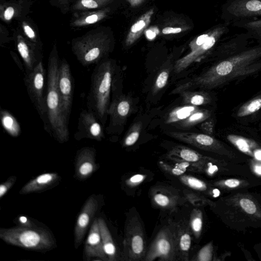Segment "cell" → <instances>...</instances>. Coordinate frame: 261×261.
Masks as SVG:
<instances>
[{
	"mask_svg": "<svg viewBox=\"0 0 261 261\" xmlns=\"http://www.w3.org/2000/svg\"><path fill=\"white\" fill-rule=\"evenodd\" d=\"M261 69V45L247 48L227 57L205 72L180 85L171 94L194 87L214 89L239 77L254 74Z\"/></svg>",
	"mask_w": 261,
	"mask_h": 261,
	"instance_id": "cell-1",
	"label": "cell"
},
{
	"mask_svg": "<svg viewBox=\"0 0 261 261\" xmlns=\"http://www.w3.org/2000/svg\"><path fill=\"white\" fill-rule=\"evenodd\" d=\"M60 61L57 45L54 43L47 63L46 100L51 136L63 143L69 140V120L64 113L58 86Z\"/></svg>",
	"mask_w": 261,
	"mask_h": 261,
	"instance_id": "cell-2",
	"label": "cell"
},
{
	"mask_svg": "<svg viewBox=\"0 0 261 261\" xmlns=\"http://www.w3.org/2000/svg\"><path fill=\"white\" fill-rule=\"evenodd\" d=\"M114 71L113 61L105 59L96 65L91 76L90 88L87 97V110L94 114L102 125L105 124L108 115Z\"/></svg>",
	"mask_w": 261,
	"mask_h": 261,
	"instance_id": "cell-3",
	"label": "cell"
},
{
	"mask_svg": "<svg viewBox=\"0 0 261 261\" xmlns=\"http://www.w3.org/2000/svg\"><path fill=\"white\" fill-rule=\"evenodd\" d=\"M111 41L106 29L97 27L72 39L71 50L83 66L97 65L106 59L111 50Z\"/></svg>",
	"mask_w": 261,
	"mask_h": 261,
	"instance_id": "cell-4",
	"label": "cell"
},
{
	"mask_svg": "<svg viewBox=\"0 0 261 261\" xmlns=\"http://www.w3.org/2000/svg\"><path fill=\"white\" fill-rule=\"evenodd\" d=\"M0 238L10 245L35 251L47 250L56 245L54 237L47 230L36 227L2 228Z\"/></svg>",
	"mask_w": 261,
	"mask_h": 261,
	"instance_id": "cell-5",
	"label": "cell"
},
{
	"mask_svg": "<svg viewBox=\"0 0 261 261\" xmlns=\"http://www.w3.org/2000/svg\"><path fill=\"white\" fill-rule=\"evenodd\" d=\"M46 71L42 61L30 72L25 74L24 84L29 96L42 119L44 130L51 136L46 96L44 94Z\"/></svg>",
	"mask_w": 261,
	"mask_h": 261,
	"instance_id": "cell-6",
	"label": "cell"
},
{
	"mask_svg": "<svg viewBox=\"0 0 261 261\" xmlns=\"http://www.w3.org/2000/svg\"><path fill=\"white\" fill-rule=\"evenodd\" d=\"M177 260L176 224L171 223L164 226L151 243L145 261Z\"/></svg>",
	"mask_w": 261,
	"mask_h": 261,
	"instance_id": "cell-7",
	"label": "cell"
},
{
	"mask_svg": "<svg viewBox=\"0 0 261 261\" xmlns=\"http://www.w3.org/2000/svg\"><path fill=\"white\" fill-rule=\"evenodd\" d=\"M147 251L142 225L137 216L127 220L123 241V259L128 261L144 260Z\"/></svg>",
	"mask_w": 261,
	"mask_h": 261,
	"instance_id": "cell-8",
	"label": "cell"
},
{
	"mask_svg": "<svg viewBox=\"0 0 261 261\" xmlns=\"http://www.w3.org/2000/svg\"><path fill=\"white\" fill-rule=\"evenodd\" d=\"M226 22L261 17V0H227L224 8Z\"/></svg>",
	"mask_w": 261,
	"mask_h": 261,
	"instance_id": "cell-9",
	"label": "cell"
},
{
	"mask_svg": "<svg viewBox=\"0 0 261 261\" xmlns=\"http://www.w3.org/2000/svg\"><path fill=\"white\" fill-rule=\"evenodd\" d=\"M13 40L24 66L25 74L31 72L43 59L42 47L27 39L16 28L13 31Z\"/></svg>",
	"mask_w": 261,
	"mask_h": 261,
	"instance_id": "cell-10",
	"label": "cell"
},
{
	"mask_svg": "<svg viewBox=\"0 0 261 261\" xmlns=\"http://www.w3.org/2000/svg\"><path fill=\"white\" fill-rule=\"evenodd\" d=\"M228 25L229 23L226 22L225 24H221L213 29L211 34L202 44L176 61L174 65L175 72L176 73L181 72L210 50L219 39L229 31Z\"/></svg>",
	"mask_w": 261,
	"mask_h": 261,
	"instance_id": "cell-11",
	"label": "cell"
},
{
	"mask_svg": "<svg viewBox=\"0 0 261 261\" xmlns=\"http://www.w3.org/2000/svg\"><path fill=\"white\" fill-rule=\"evenodd\" d=\"M58 86L64 113L69 120L73 101L74 84L69 64L64 58L60 61Z\"/></svg>",
	"mask_w": 261,
	"mask_h": 261,
	"instance_id": "cell-12",
	"label": "cell"
},
{
	"mask_svg": "<svg viewBox=\"0 0 261 261\" xmlns=\"http://www.w3.org/2000/svg\"><path fill=\"white\" fill-rule=\"evenodd\" d=\"M104 137L101 124L94 114L87 109L83 110L79 115L74 138L76 140L87 138L100 141Z\"/></svg>",
	"mask_w": 261,
	"mask_h": 261,
	"instance_id": "cell-13",
	"label": "cell"
},
{
	"mask_svg": "<svg viewBox=\"0 0 261 261\" xmlns=\"http://www.w3.org/2000/svg\"><path fill=\"white\" fill-rule=\"evenodd\" d=\"M32 0H0V19L7 24L17 22L28 16Z\"/></svg>",
	"mask_w": 261,
	"mask_h": 261,
	"instance_id": "cell-14",
	"label": "cell"
},
{
	"mask_svg": "<svg viewBox=\"0 0 261 261\" xmlns=\"http://www.w3.org/2000/svg\"><path fill=\"white\" fill-rule=\"evenodd\" d=\"M132 106L130 99L126 96H117L113 99L108 111L110 124L107 129L109 132L115 131L124 123L131 112Z\"/></svg>",
	"mask_w": 261,
	"mask_h": 261,
	"instance_id": "cell-15",
	"label": "cell"
},
{
	"mask_svg": "<svg viewBox=\"0 0 261 261\" xmlns=\"http://www.w3.org/2000/svg\"><path fill=\"white\" fill-rule=\"evenodd\" d=\"M97 208V199L95 195H91L86 201L77 219L74 229V242L76 248L82 242Z\"/></svg>",
	"mask_w": 261,
	"mask_h": 261,
	"instance_id": "cell-16",
	"label": "cell"
},
{
	"mask_svg": "<svg viewBox=\"0 0 261 261\" xmlns=\"http://www.w3.org/2000/svg\"><path fill=\"white\" fill-rule=\"evenodd\" d=\"M111 11L110 6L96 10L75 12L72 13L69 25L80 29L94 25L105 19Z\"/></svg>",
	"mask_w": 261,
	"mask_h": 261,
	"instance_id": "cell-17",
	"label": "cell"
},
{
	"mask_svg": "<svg viewBox=\"0 0 261 261\" xmlns=\"http://www.w3.org/2000/svg\"><path fill=\"white\" fill-rule=\"evenodd\" d=\"M172 138L203 150H213L219 147V142L214 137L205 134L170 132Z\"/></svg>",
	"mask_w": 261,
	"mask_h": 261,
	"instance_id": "cell-18",
	"label": "cell"
},
{
	"mask_svg": "<svg viewBox=\"0 0 261 261\" xmlns=\"http://www.w3.org/2000/svg\"><path fill=\"white\" fill-rule=\"evenodd\" d=\"M85 252L88 260L96 257L100 260L109 261L104 250L98 219H94L90 227L85 243Z\"/></svg>",
	"mask_w": 261,
	"mask_h": 261,
	"instance_id": "cell-19",
	"label": "cell"
},
{
	"mask_svg": "<svg viewBox=\"0 0 261 261\" xmlns=\"http://www.w3.org/2000/svg\"><path fill=\"white\" fill-rule=\"evenodd\" d=\"M95 154V150L93 147H84L77 151L75 160V173L77 178L86 179L94 172L97 168Z\"/></svg>",
	"mask_w": 261,
	"mask_h": 261,
	"instance_id": "cell-20",
	"label": "cell"
},
{
	"mask_svg": "<svg viewBox=\"0 0 261 261\" xmlns=\"http://www.w3.org/2000/svg\"><path fill=\"white\" fill-rule=\"evenodd\" d=\"M191 232L189 223L187 221H181L176 224L177 260H189Z\"/></svg>",
	"mask_w": 261,
	"mask_h": 261,
	"instance_id": "cell-21",
	"label": "cell"
},
{
	"mask_svg": "<svg viewBox=\"0 0 261 261\" xmlns=\"http://www.w3.org/2000/svg\"><path fill=\"white\" fill-rule=\"evenodd\" d=\"M151 196L154 205L162 208H173L180 200L178 195L169 191L167 188L161 187L154 188Z\"/></svg>",
	"mask_w": 261,
	"mask_h": 261,
	"instance_id": "cell-22",
	"label": "cell"
},
{
	"mask_svg": "<svg viewBox=\"0 0 261 261\" xmlns=\"http://www.w3.org/2000/svg\"><path fill=\"white\" fill-rule=\"evenodd\" d=\"M59 178V176L56 173L42 174L25 185L19 193L25 194L44 190L53 185Z\"/></svg>",
	"mask_w": 261,
	"mask_h": 261,
	"instance_id": "cell-23",
	"label": "cell"
},
{
	"mask_svg": "<svg viewBox=\"0 0 261 261\" xmlns=\"http://www.w3.org/2000/svg\"><path fill=\"white\" fill-rule=\"evenodd\" d=\"M168 157L174 161H184L191 163H203L206 158L189 147L178 145L173 147L169 152Z\"/></svg>",
	"mask_w": 261,
	"mask_h": 261,
	"instance_id": "cell-24",
	"label": "cell"
},
{
	"mask_svg": "<svg viewBox=\"0 0 261 261\" xmlns=\"http://www.w3.org/2000/svg\"><path fill=\"white\" fill-rule=\"evenodd\" d=\"M17 29L29 41L43 46L37 24L28 16L17 21Z\"/></svg>",
	"mask_w": 261,
	"mask_h": 261,
	"instance_id": "cell-25",
	"label": "cell"
},
{
	"mask_svg": "<svg viewBox=\"0 0 261 261\" xmlns=\"http://www.w3.org/2000/svg\"><path fill=\"white\" fill-rule=\"evenodd\" d=\"M153 9H151L143 14L131 27L125 40V44L129 46L133 44L141 35L150 22Z\"/></svg>",
	"mask_w": 261,
	"mask_h": 261,
	"instance_id": "cell-26",
	"label": "cell"
},
{
	"mask_svg": "<svg viewBox=\"0 0 261 261\" xmlns=\"http://www.w3.org/2000/svg\"><path fill=\"white\" fill-rule=\"evenodd\" d=\"M98 222L104 250L108 257L109 261L117 260V249L107 224L101 218L98 219Z\"/></svg>",
	"mask_w": 261,
	"mask_h": 261,
	"instance_id": "cell-27",
	"label": "cell"
},
{
	"mask_svg": "<svg viewBox=\"0 0 261 261\" xmlns=\"http://www.w3.org/2000/svg\"><path fill=\"white\" fill-rule=\"evenodd\" d=\"M114 0H76L70 7L69 12L96 10L110 6Z\"/></svg>",
	"mask_w": 261,
	"mask_h": 261,
	"instance_id": "cell-28",
	"label": "cell"
},
{
	"mask_svg": "<svg viewBox=\"0 0 261 261\" xmlns=\"http://www.w3.org/2000/svg\"><path fill=\"white\" fill-rule=\"evenodd\" d=\"M0 118L4 130L11 137H17L21 132V127L14 116L9 111L1 109Z\"/></svg>",
	"mask_w": 261,
	"mask_h": 261,
	"instance_id": "cell-29",
	"label": "cell"
},
{
	"mask_svg": "<svg viewBox=\"0 0 261 261\" xmlns=\"http://www.w3.org/2000/svg\"><path fill=\"white\" fill-rule=\"evenodd\" d=\"M179 94L186 105L199 106L208 104L212 100L210 95L203 91L185 90Z\"/></svg>",
	"mask_w": 261,
	"mask_h": 261,
	"instance_id": "cell-30",
	"label": "cell"
},
{
	"mask_svg": "<svg viewBox=\"0 0 261 261\" xmlns=\"http://www.w3.org/2000/svg\"><path fill=\"white\" fill-rule=\"evenodd\" d=\"M199 109L198 106L189 105L175 108L167 115L165 123L171 124L182 121Z\"/></svg>",
	"mask_w": 261,
	"mask_h": 261,
	"instance_id": "cell-31",
	"label": "cell"
},
{
	"mask_svg": "<svg viewBox=\"0 0 261 261\" xmlns=\"http://www.w3.org/2000/svg\"><path fill=\"white\" fill-rule=\"evenodd\" d=\"M228 140L242 152L253 155L258 147L256 143L251 139L243 136L229 134L227 136Z\"/></svg>",
	"mask_w": 261,
	"mask_h": 261,
	"instance_id": "cell-32",
	"label": "cell"
},
{
	"mask_svg": "<svg viewBox=\"0 0 261 261\" xmlns=\"http://www.w3.org/2000/svg\"><path fill=\"white\" fill-rule=\"evenodd\" d=\"M232 25L246 30L250 38L257 40L261 43V19L235 21L232 22Z\"/></svg>",
	"mask_w": 261,
	"mask_h": 261,
	"instance_id": "cell-33",
	"label": "cell"
},
{
	"mask_svg": "<svg viewBox=\"0 0 261 261\" xmlns=\"http://www.w3.org/2000/svg\"><path fill=\"white\" fill-rule=\"evenodd\" d=\"M211 112L206 109H199L186 119L177 123L179 128L187 129L208 119Z\"/></svg>",
	"mask_w": 261,
	"mask_h": 261,
	"instance_id": "cell-34",
	"label": "cell"
},
{
	"mask_svg": "<svg viewBox=\"0 0 261 261\" xmlns=\"http://www.w3.org/2000/svg\"><path fill=\"white\" fill-rule=\"evenodd\" d=\"M261 109V95L244 103L238 110L237 116L243 117L250 115Z\"/></svg>",
	"mask_w": 261,
	"mask_h": 261,
	"instance_id": "cell-35",
	"label": "cell"
},
{
	"mask_svg": "<svg viewBox=\"0 0 261 261\" xmlns=\"http://www.w3.org/2000/svg\"><path fill=\"white\" fill-rule=\"evenodd\" d=\"M189 223L193 235L196 238H198L201 234L203 224L202 213L199 210H193Z\"/></svg>",
	"mask_w": 261,
	"mask_h": 261,
	"instance_id": "cell-36",
	"label": "cell"
},
{
	"mask_svg": "<svg viewBox=\"0 0 261 261\" xmlns=\"http://www.w3.org/2000/svg\"><path fill=\"white\" fill-rule=\"evenodd\" d=\"M142 126V123L140 121L136 122L131 126L123 140V146H130L137 141L140 137Z\"/></svg>",
	"mask_w": 261,
	"mask_h": 261,
	"instance_id": "cell-37",
	"label": "cell"
},
{
	"mask_svg": "<svg viewBox=\"0 0 261 261\" xmlns=\"http://www.w3.org/2000/svg\"><path fill=\"white\" fill-rule=\"evenodd\" d=\"M179 178L184 185L195 191L202 192L207 189L206 184L196 177L184 174Z\"/></svg>",
	"mask_w": 261,
	"mask_h": 261,
	"instance_id": "cell-38",
	"label": "cell"
},
{
	"mask_svg": "<svg viewBox=\"0 0 261 261\" xmlns=\"http://www.w3.org/2000/svg\"><path fill=\"white\" fill-rule=\"evenodd\" d=\"M170 71L169 69H164L159 73L152 89V94H156L166 86L169 77Z\"/></svg>",
	"mask_w": 261,
	"mask_h": 261,
	"instance_id": "cell-39",
	"label": "cell"
},
{
	"mask_svg": "<svg viewBox=\"0 0 261 261\" xmlns=\"http://www.w3.org/2000/svg\"><path fill=\"white\" fill-rule=\"evenodd\" d=\"M76 0H49L50 5L59 9L62 13L65 14L69 12L72 4Z\"/></svg>",
	"mask_w": 261,
	"mask_h": 261,
	"instance_id": "cell-40",
	"label": "cell"
},
{
	"mask_svg": "<svg viewBox=\"0 0 261 261\" xmlns=\"http://www.w3.org/2000/svg\"><path fill=\"white\" fill-rule=\"evenodd\" d=\"M212 246L211 244L203 247L197 253L194 260L198 261H209L212 255Z\"/></svg>",
	"mask_w": 261,
	"mask_h": 261,
	"instance_id": "cell-41",
	"label": "cell"
},
{
	"mask_svg": "<svg viewBox=\"0 0 261 261\" xmlns=\"http://www.w3.org/2000/svg\"><path fill=\"white\" fill-rule=\"evenodd\" d=\"M212 31V30L209 31L206 33L199 36L193 40H192L189 44V47L191 49V51L195 50L198 47L202 44L210 36Z\"/></svg>",
	"mask_w": 261,
	"mask_h": 261,
	"instance_id": "cell-42",
	"label": "cell"
},
{
	"mask_svg": "<svg viewBox=\"0 0 261 261\" xmlns=\"http://www.w3.org/2000/svg\"><path fill=\"white\" fill-rule=\"evenodd\" d=\"M240 205L248 214H253L256 211V206L254 203L249 199L243 198L240 200Z\"/></svg>",
	"mask_w": 261,
	"mask_h": 261,
	"instance_id": "cell-43",
	"label": "cell"
},
{
	"mask_svg": "<svg viewBox=\"0 0 261 261\" xmlns=\"http://www.w3.org/2000/svg\"><path fill=\"white\" fill-rule=\"evenodd\" d=\"M13 40V37L10 36L7 28L2 24H0V45L2 46L6 43L10 42Z\"/></svg>",
	"mask_w": 261,
	"mask_h": 261,
	"instance_id": "cell-44",
	"label": "cell"
},
{
	"mask_svg": "<svg viewBox=\"0 0 261 261\" xmlns=\"http://www.w3.org/2000/svg\"><path fill=\"white\" fill-rule=\"evenodd\" d=\"M16 180V176L9 177L5 182L0 186V198H2L12 187Z\"/></svg>",
	"mask_w": 261,
	"mask_h": 261,
	"instance_id": "cell-45",
	"label": "cell"
},
{
	"mask_svg": "<svg viewBox=\"0 0 261 261\" xmlns=\"http://www.w3.org/2000/svg\"><path fill=\"white\" fill-rule=\"evenodd\" d=\"M146 175L137 174L129 178L126 181V184L129 187H136L142 183L145 179Z\"/></svg>",
	"mask_w": 261,
	"mask_h": 261,
	"instance_id": "cell-46",
	"label": "cell"
},
{
	"mask_svg": "<svg viewBox=\"0 0 261 261\" xmlns=\"http://www.w3.org/2000/svg\"><path fill=\"white\" fill-rule=\"evenodd\" d=\"M200 129L207 135H212L214 130V123L211 120H206L200 125Z\"/></svg>",
	"mask_w": 261,
	"mask_h": 261,
	"instance_id": "cell-47",
	"label": "cell"
},
{
	"mask_svg": "<svg viewBox=\"0 0 261 261\" xmlns=\"http://www.w3.org/2000/svg\"><path fill=\"white\" fill-rule=\"evenodd\" d=\"M18 222L20 226L25 227H36L33 222L28 217L24 216H20L18 218Z\"/></svg>",
	"mask_w": 261,
	"mask_h": 261,
	"instance_id": "cell-48",
	"label": "cell"
},
{
	"mask_svg": "<svg viewBox=\"0 0 261 261\" xmlns=\"http://www.w3.org/2000/svg\"><path fill=\"white\" fill-rule=\"evenodd\" d=\"M159 33V29L155 27H152L145 31L147 38L150 40L154 39Z\"/></svg>",
	"mask_w": 261,
	"mask_h": 261,
	"instance_id": "cell-49",
	"label": "cell"
},
{
	"mask_svg": "<svg viewBox=\"0 0 261 261\" xmlns=\"http://www.w3.org/2000/svg\"><path fill=\"white\" fill-rule=\"evenodd\" d=\"M182 31L180 28L166 27L163 29L162 33L164 34H177Z\"/></svg>",
	"mask_w": 261,
	"mask_h": 261,
	"instance_id": "cell-50",
	"label": "cell"
},
{
	"mask_svg": "<svg viewBox=\"0 0 261 261\" xmlns=\"http://www.w3.org/2000/svg\"><path fill=\"white\" fill-rule=\"evenodd\" d=\"M225 185L230 188H234L240 185V181L237 179H229L225 180Z\"/></svg>",
	"mask_w": 261,
	"mask_h": 261,
	"instance_id": "cell-51",
	"label": "cell"
},
{
	"mask_svg": "<svg viewBox=\"0 0 261 261\" xmlns=\"http://www.w3.org/2000/svg\"><path fill=\"white\" fill-rule=\"evenodd\" d=\"M218 170V167L217 166L215 165H211L208 170L207 173L209 174H214L216 171Z\"/></svg>",
	"mask_w": 261,
	"mask_h": 261,
	"instance_id": "cell-52",
	"label": "cell"
},
{
	"mask_svg": "<svg viewBox=\"0 0 261 261\" xmlns=\"http://www.w3.org/2000/svg\"><path fill=\"white\" fill-rule=\"evenodd\" d=\"M253 156L256 159L261 161V149H256L253 153Z\"/></svg>",
	"mask_w": 261,
	"mask_h": 261,
	"instance_id": "cell-53",
	"label": "cell"
},
{
	"mask_svg": "<svg viewBox=\"0 0 261 261\" xmlns=\"http://www.w3.org/2000/svg\"><path fill=\"white\" fill-rule=\"evenodd\" d=\"M132 6H135L139 5L144 0H127Z\"/></svg>",
	"mask_w": 261,
	"mask_h": 261,
	"instance_id": "cell-54",
	"label": "cell"
},
{
	"mask_svg": "<svg viewBox=\"0 0 261 261\" xmlns=\"http://www.w3.org/2000/svg\"><path fill=\"white\" fill-rule=\"evenodd\" d=\"M213 194H214L213 196L214 197H218L220 195V191H219V190H218L217 189H215L213 190Z\"/></svg>",
	"mask_w": 261,
	"mask_h": 261,
	"instance_id": "cell-55",
	"label": "cell"
},
{
	"mask_svg": "<svg viewBox=\"0 0 261 261\" xmlns=\"http://www.w3.org/2000/svg\"><path fill=\"white\" fill-rule=\"evenodd\" d=\"M255 171L257 174H261V166H256L255 168Z\"/></svg>",
	"mask_w": 261,
	"mask_h": 261,
	"instance_id": "cell-56",
	"label": "cell"
}]
</instances>
